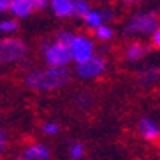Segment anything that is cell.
Wrapping results in <instances>:
<instances>
[{"label": "cell", "mask_w": 160, "mask_h": 160, "mask_svg": "<svg viewBox=\"0 0 160 160\" xmlns=\"http://www.w3.org/2000/svg\"><path fill=\"white\" fill-rule=\"evenodd\" d=\"M85 153V146L81 144V142H72L71 148H69V155H71L72 160H79Z\"/></svg>", "instance_id": "cell-18"}, {"label": "cell", "mask_w": 160, "mask_h": 160, "mask_svg": "<svg viewBox=\"0 0 160 160\" xmlns=\"http://www.w3.org/2000/svg\"><path fill=\"white\" fill-rule=\"evenodd\" d=\"M137 128H139L141 137H144L146 141H157L160 137V127L150 118H141Z\"/></svg>", "instance_id": "cell-7"}, {"label": "cell", "mask_w": 160, "mask_h": 160, "mask_svg": "<svg viewBox=\"0 0 160 160\" xmlns=\"http://www.w3.org/2000/svg\"><path fill=\"white\" fill-rule=\"evenodd\" d=\"M113 28L109 27L108 23H104V25H100V27H97L95 28V37L99 39V41H109V39H113Z\"/></svg>", "instance_id": "cell-14"}, {"label": "cell", "mask_w": 160, "mask_h": 160, "mask_svg": "<svg viewBox=\"0 0 160 160\" xmlns=\"http://www.w3.org/2000/svg\"><path fill=\"white\" fill-rule=\"evenodd\" d=\"M18 30V21L12 18L0 19V32L2 33H14Z\"/></svg>", "instance_id": "cell-15"}, {"label": "cell", "mask_w": 160, "mask_h": 160, "mask_svg": "<svg viewBox=\"0 0 160 160\" xmlns=\"http://www.w3.org/2000/svg\"><path fill=\"white\" fill-rule=\"evenodd\" d=\"M69 49H71L72 62H76V63L85 62L86 58H90L95 53L93 41L86 35H79V33H74V37L69 42Z\"/></svg>", "instance_id": "cell-6"}, {"label": "cell", "mask_w": 160, "mask_h": 160, "mask_svg": "<svg viewBox=\"0 0 160 160\" xmlns=\"http://www.w3.org/2000/svg\"><path fill=\"white\" fill-rule=\"evenodd\" d=\"M49 7L58 18H69L74 14V2L72 0H49Z\"/></svg>", "instance_id": "cell-9"}, {"label": "cell", "mask_w": 160, "mask_h": 160, "mask_svg": "<svg viewBox=\"0 0 160 160\" xmlns=\"http://www.w3.org/2000/svg\"><path fill=\"white\" fill-rule=\"evenodd\" d=\"M5 144H7V136H5V132L0 128V150H4Z\"/></svg>", "instance_id": "cell-23"}, {"label": "cell", "mask_w": 160, "mask_h": 160, "mask_svg": "<svg viewBox=\"0 0 160 160\" xmlns=\"http://www.w3.org/2000/svg\"><path fill=\"white\" fill-rule=\"evenodd\" d=\"M83 21H85V25L88 28H93V30L106 23L104 21V16H102V11H97V9H90L88 14L83 16Z\"/></svg>", "instance_id": "cell-13"}, {"label": "cell", "mask_w": 160, "mask_h": 160, "mask_svg": "<svg viewBox=\"0 0 160 160\" xmlns=\"http://www.w3.org/2000/svg\"><path fill=\"white\" fill-rule=\"evenodd\" d=\"M69 81H71V72L67 67L51 65L44 69H35L25 78L27 86L32 90H39V92H53V90L65 86Z\"/></svg>", "instance_id": "cell-1"}, {"label": "cell", "mask_w": 160, "mask_h": 160, "mask_svg": "<svg viewBox=\"0 0 160 160\" xmlns=\"http://www.w3.org/2000/svg\"><path fill=\"white\" fill-rule=\"evenodd\" d=\"M158 79H160V69H157V67H148V69L141 71L139 76H137V81L142 86H150L153 83H157Z\"/></svg>", "instance_id": "cell-12"}, {"label": "cell", "mask_w": 160, "mask_h": 160, "mask_svg": "<svg viewBox=\"0 0 160 160\" xmlns=\"http://www.w3.org/2000/svg\"><path fill=\"white\" fill-rule=\"evenodd\" d=\"M146 53H148V48H146L142 42H137V41H132V42H128L127 48H125V58H127L128 62L141 60Z\"/></svg>", "instance_id": "cell-10"}, {"label": "cell", "mask_w": 160, "mask_h": 160, "mask_svg": "<svg viewBox=\"0 0 160 160\" xmlns=\"http://www.w3.org/2000/svg\"><path fill=\"white\" fill-rule=\"evenodd\" d=\"M74 37V33L69 32V30H60V32H57V35H55V41H58V42H63L69 46V42H71V39Z\"/></svg>", "instance_id": "cell-19"}, {"label": "cell", "mask_w": 160, "mask_h": 160, "mask_svg": "<svg viewBox=\"0 0 160 160\" xmlns=\"http://www.w3.org/2000/svg\"><path fill=\"white\" fill-rule=\"evenodd\" d=\"M74 2V14L79 16V18H83L85 14H88L90 12V2L88 0H72Z\"/></svg>", "instance_id": "cell-16"}, {"label": "cell", "mask_w": 160, "mask_h": 160, "mask_svg": "<svg viewBox=\"0 0 160 160\" xmlns=\"http://www.w3.org/2000/svg\"><path fill=\"white\" fill-rule=\"evenodd\" d=\"M123 2H127V4H134V2H141V0H123Z\"/></svg>", "instance_id": "cell-26"}, {"label": "cell", "mask_w": 160, "mask_h": 160, "mask_svg": "<svg viewBox=\"0 0 160 160\" xmlns=\"http://www.w3.org/2000/svg\"><path fill=\"white\" fill-rule=\"evenodd\" d=\"M25 55H27V44L21 39H0V67L19 62Z\"/></svg>", "instance_id": "cell-3"}, {"label": "cell", "mask_w": 160, "mask_h": 160, "mask_svg": "<svg viewBox=\"0 0 160 160\" xmlns=\"http://www.w3.org/2000/svg\"><path fill=\"white\" fill-rule=\"evenodd\" d=\"M100 11H102V16H104V21H106V23L113 19V11H111V9L106 7V9H100Z\"/></svg>", "instance_id": "cell-22"}, {"label": "cell", "mask_w": 160, "mask_h": 160, "mask_svg": "<svg viewBox=\"0 0 160 160\" xmlns=\"http://www.w3.org/2000/svg\"><path fill=\"white\" fill-rule=\"evenodd\" d=\"M49 158V150L44 144H32L25 151V160H46Z\"/></svg>", "instance_id": "cell-11"}, {"label": "cell", "mask_w": 160, "mask_h": 160, "mask_svg": "<svg viewBox=\"0 0 160 160\" xmlns=\"http://www.w3.org/2000/svg\"><path fill=\"white\" fill-rule=\"evenodd\" d=\"M46 2L48 0H33V5H35V9H44L46 7Z\"/></svg>", "instance_id": "cell-25"}, {"label": "cell", "mask_w": 160, "mask_h": 160, "mask_svg": "<svg viewBox=\"0 0 160 160\" xmlns=\"http://www.w3.org/2000/svg\"><path fill=\"white\" fill-rule=\"evenodd\" d=\"M0 153H2V150H0Z\"/></svg>", "instance_id": "cell-28"}, {"label": "cell", "mask_w": 160, "mask_h": 160, "mask_svg": "<svg viewBox=\"0 0 160 160\" xmlns=\"http://www.w3.org/2000/svg\"><path fill=\"white\" fill-rule=\"evenodd\" d=\"M42 55L48 65L51 67H67V63L72 62L71 49L63 42H44L42 44Z\"/></svg>", "instance_id": "cell-4"}, {"label": "cell", "mask_w": 160, "mask_h": 160, "mask_svg": "<svg viewBox=\"0 0 160 160\" xmlns=\"http://www.w3.org/2000/svg\"><path fill=\"white\" fill-rule=\"evenodd\" d=\"M92 102H93V99H92V95L86 93V92H81V93H78L74 97V104L78 106V108H90L92 106Z\"/></svg>", "instance_id": "cell-17"}, {"label": "cell", "mask_w": 160, "mask_h": 160, "mask_svg": "<svg viewBox=\"0 0 160 160\" xmlns=\"http://www.w3.org/2000/svg\"><path fill=\"white\" fill-rule=\"evenodd\" d=\"M42 132L48 134V136H55V134H58V125L53 122H48L42 125Z\"/></svg>", "instance_id": "cell-20"}, {"label": "cell", "mask_w": 160, "mask_h": 160, "mask_svg": "<svg viewBox=\"0 0 160 160\" xmlns=\"http://www.w3.org/2000/svg\"><path fill=\"white\" fill-rule=\"evenodd\" d=\"M158 16L153 11H144V12H137L127 19V23L123 25V33L130 37V35H151L158 28Z\"/></svg>", "instance_id": "cell-2"}, {"label": "cell", "mask_w": 160, "mask_h": 160, "mask_svg": "<svg viewBox=\"0 0 160 160\" xmlns=\"http://www.w3.org/2000/svg\"><path fill=\"white\" fill-rule=\"evenodd\" d=\"M19 160H25V158H19Z\"/></svg>", "instance_id": "cell-27"}, {"label": "cell", "mask_w": 160, "mask_h": 160, "mask_svg": "<svg viewBox=\"0 0 160 160\" xmlns=\"http://www.w3.org/2000/svg\"><path fill=\"white\" fill-rule=\"evenodd\" d=\"M106 60H104L100 55H92L90 58H86L85 62H79L78 65H76V74L79 76L81 79H95V78H99V76L104 74L106 71Z\"/></svg>", "instance_id": "cell-5"}, {"label": "cell", "mask_w": 160, "mask_h": 160, "mask_svg": "<svg viewBox=\"0 0 160 160\" xmlns=\"http://www.w3.org/2000/svg\"><path fill=\"white\" fill-rule=\"evenodd\" d=\"M151 42H153V46H155V48H158V49H160V27L151 33Z\"/></svg>", "instance_id": "cell-21"}, {"label": "cell", "mask_w": 160, "mask_h": 160, "mask_svg": "<svg viewBox=\"0 0 160 160\" xmlns=\"http://www.w3.org/2000/svg\"><path fill=\"white\" fill-rule=\"evenodd\" d=\"M33 9H35L33 0H11L9 4V11L16 18H27L33 12Z\"/></svg>", "instance_id": "cell-8"}, {"label": "cell", "mask_w": 160, "mask_h": 160, "mask_svg": "<svg viewBox=\"0 0 160 160\" xmlns=\"http://www.w3.org/2000/svg\"><path fill=\"white\" fill-rule=\"evenodd\" d=\"M9 4H11V0H0V12L9 11Z\"/></svg>", "instance_id": "cell-24"}]
</instances>
